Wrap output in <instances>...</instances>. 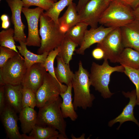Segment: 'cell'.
<instances>
[{"instance_id":"obj_40","label":"cell","mask_w":139,"mask_h":139,"mask_svg":"<svg viewBox=\"0 0 139 139\" xmlns=\"http://www.w3.org/2000/svg\"><path fill=\"white\" fill-rule=\"evenodd\" d=\"M111 0H104L105 2L106 5H108L111 2Z\"/></svg>"},{"instance_id":"obj_24","label":"cell","mask_w":139,"mask_h":139,"mask_svg":"<svg viewBox=\"0 0 139 139\" xmlns=\"http://www.w3.org/2000/svg\"><path fill=\"white\" fill-rule=\"evenodd\" d=\"M58 22L59 25H66L69 29L80 22L76 5L75 3L72 2L68 5L63 16L59 18Z\"/></svg>"},{"instance_id":"obj_25","label":"cell","mask_w":139,"mask_h":139,"mask_svg":"<svg viewBox=\"0 0 139 139\" xmlns=\"http://www.w3.org/2000/svg\"><path fill=\"white\" fill-rule=\"evenodd\" d=\"M79 45L70 39L65 37L60 46V51L58 56L66 64L69 65L74 52Z\"/></svg>"},{"instance_id":"obj_11","label":"cell","mask_w":139,"mask_h":139,"mask_svg":"<svg viewBox=\"0 0 139 139\" xmlns=\"http://www.w3.org/2000/svg\"><path fill=\"white\" fill-rule=\"evenodd\" d=\"M12 13L11 21L14 25V38L15 41L26 42L27 40L24 32L25 26L22 23L21 13L23 4L21 0H6Z\"/></svg>"},{"instance_id":"obj_15","label":"cell","mask_w":139,"mask_h":139,"mask_svg":"<svg viewBox=\"0 0 139 139\" xmlns=\"http://www.w3.org/2000/svg\"><path fill=\"white\" fill-rule=\"evenodd\" d=\"M122 93L125 97L129 98V101L124 108L122 112L117 117L109 122L108 126L111 127L114 124L119 122L120 124L118 128V129L124 122L131 121L135 123L139 127V123L134 117L133 112L134 107L136 105V90L134 89L130 92H126L123 91Z\"/></svg>"},{"instance_id":"obj_4","label":"cell","mask_w":139,"mask_h":139,"mask_svg":"<svg viewBox=\"0 0 139 139\" xmlns=\"http://www.w3.org/2000/svg\"><path fill=\"white\" fill-rule=\"evenodd\" d=\"M135 20L130 6L119 1L114 0L103 12L99 23L106 27L120 28Z\"/></svg>"},{"instance_id":"obj_38","label":"cell","mask_w":139,"mask_h":139,"mask_svg":"<svg viewBox=\"0 0 139 139\" xmlns=\"http://www.w3.org/2000/svg\"><path fill=\"white\" fill-rule=\"evenodd\" d=\"M90 0H79L76 8L78 13L79 12L86 4Z\"/></svg>"},{"instance_id":"obj_6","label":"cell","mask_w":139,"mask_h":139,"mask_svg":"<svg viewBox=\"0 0 139 139\" xmlns=\"http://www.w3.org/2000/svg\"><path fill=\"white\" fill-rule=\"evenodd\" d=\"M67 87V85L62 84L47 73L42 84L36 93V106L40 108L57 98L61 93L66 91Z\"/></svg>"},{"instance_id":"obj_2","label":"cell","mask_w":139,"mask_h":139,"mask_svg":"<svg viewBox=\"0 0 139 139\" xmlns=\"http://www.w3.org/2000/svg\"><path fill=\"white\" fill-rule=\"evenodd\" d=\"M62 99L60 96L39 108L36 125L42 127H50L57 130L65 139L66 122L62 114L60 105Z\"/></svg>"},{"instance_id":"obj_5","label":"cell","mask_w":139,"mask_h":139,"mask_svg":"<svg viewBox=\"0 0 139 139\" xmlns=\"http://www.w3.org/2000/svg\"><path fill=\"white\" fill-rule=\"evenodd\" d=\"M124 67L122 65L110 66L108 60H104L102 64L92 63L89 73L91 85L101 93L104 99L109 98L114 94L110 91L109 85L111 74L115 72L124 73Z\"/></svg>"},{"instance_id":"obj_32","label":"cell","mask_w":139,"mask_h":139,"mask_svg":"<svg viewBox=\"0 0 139 139\" xmlns=\"http://www.w3.org/2000/svg\"><path fill=\"white\" fill-rule=\"evenodd\" d=\"M23 7L29 8L35 6L42 8L46 11H48L53 6L54 2L53 0H21Z\"/></svg>"},{"instance_id":"obj_9","label":"cell","mask_w":139,"mask_h":139,"mask_svg":"<svg viewBox=\"0 0 139 139\" xmlns=\"http://www.w3.org/2000/svg\"><path fill=\"white\" fill-rule=\"evenodd\" d=\"M44 10L38 7L33 8L23 7L22 12L26 19L28 28V35L25 42L27 46L40 47L41 40L38 29L39 20L41 13Z\"/></svg>"},{"instance_id":"obj_41","label":"cell","mask_w":139,"mask_h":139,"mask_svg":"<svg viewBox=\"0 0 139 139\" xmlns=\"http://www.w3.org/2000/svg\"><path fill=\"white\" fill-rule=\"evenodd\" d=\"M54 2H57V0H53Z\"/></svg>"},{"instance_id":"obj_17","label":"cell","mask_w":139,"mask_h":139,"mask_svg":"<svg viewBox=\"0 0 139 139\" xmlns=\"http://www.w3.org/2000/svg\"><path fill=\"white\" fill-rule=\"evenodd\" d=\"M21 84L13 85L6 84L5 85V95L6 104L12 108L17 113H19L22 109Z\"/></svg>"},{"instance_id":"obj_13","label":"cell","mask_w":139,"mask_h":139,"mask_svg":"<svg viewBox=\"0 0 139 139\" xmlns=\"http://www.w3.org/2000/svg\"><path fill=\"white\" fill-rule=\"evenodd\" d=\"M115 28L105 27L101 25L97 28H91L85 32L80 47L75 50L76 54L84 55L85 50L91 46L98 43Z\"/></svg>"},{"instance_id":"obj_1","label":"cell","mask_w":139,"mask_h":139,"mask_svg":"<svg viewBox=\"0 0 139 139\" xmlns=\"http://www.w3.org/2000/svg\"><path fill=\"white\" fill-rule=\"evenodd\" d=\"M74 91L73 103L75 110L78 108L86 110L91 107L95 99L90 92L91 83L89 73L83 66L81 61L79 63V69L74 73L72 81Z\"/></svg>"},{"instance_id":"obj_31","label":"cell","mask_w":139,"mask_h":139,"mask_svg":"<svg viewBox=\"0 0 139 139\" xmlns=\"http://www.w3.org/2000/svg\"><path fill=\"white\" fill-rule=\"evenodd\" d=\"M124 73L127 76L136 87L137 96L136 105L139 106V69L124 66Z\"/></svg>"},{"instance_id":"obj_33","label":"cell","mask_w":139,"mask_h":139,"mask_svg":"<svg viewBox=\"0 0 139 139\" xmlns=\"http://www.w3.org/2000/svg\"><path fill=\"white\" fill-rule=\"evenodd\" d=\"M19 55L13 50L4 47H0V68L2 67L10 59Z\"/></svg>"},{"instance_id":"obj_16","label":"cell","mask_w":139,"mask_h":139,"mask_svg":"<svg viewBox=\"0 0 139 139\" xmlns=\"http://www.w3.org/2000/svg\"><path fill=\"white\" fill-rule=\"evenodd\" d=\"M121 38L125 48L139 51V21L135 20L120 28Z\"/></svg>"},{"instance_id":"obj_8","label":"cell","mask_w":139,"mask_h":139,"mask_svg":"<svg viewBox=\"0 0 139 139\" xmlns=\"http://www.w3.org/2000/svg\"><path fill=\"white\" fill-rule=\"evenodd\" d=\"M97 47L104 51V60H109L111 63H117L120 55L125 48L122 41L120 28H116L111 31L97 44Z\"/></svg>"},{"instance_id":"obj_14","label":"cell","mask_w":139,"mask_h":139,"mask_svg":"<svg viewBox=\"0 0 139 139\" xmlns=\"http://www.w3.org/2000/svg\"><path fill=\"white\" fill-rule=\"evenodd\" d=\"M17 112L12 108L6 104L0 114L1 119L7 136L11 139H22L18 125L19 119Z\"/></svg>"},{"instance_id":"obj_42","label":"cell","mask_w":139,"mask_h":139,"mask_svg":"<svg viewBox=\"0 0 139 139\" xmlns=\"http://www.w3.org/2000/svg\"><path fill=\"white\" fill-rule=\"evenodd\" d=\"M1 0H0V1H1Z\"/></svg>"},{"instance_id":"obj_18","label":"cell","mask_w":139,"mask_h":139,"mask_svg":"<svg viewBox=\"0 0 139 139\" xmlns=\"http://www.w3.org/2000/svg\"><path fill=\"white\" fill-rule=\"evenodd\" d=\"M67 89L64 93L60 94L62 99L60 104L61 111L63 117L69 118L73 121H75L77 118L78 115L74 109L72 98V83L67 85Z\"/></svg>"},{"instance_id":"obj_19","label":"cell","mask_w":139,"mask_h":139,"mask_svg":"<svg viewBox=\"0 0 139 139\" xmlns=\"http://www.w3.org/2000/svg\"><path fill=\"white\" fill-rule=\"evenodd\" d=\"M19 120L21 124V130L23 134L30 133L36 125L37 113L34 108L26 107L20 112Z\"/></svg>"},{"instance_id":"obj_34","label":"cell","mask_w":139,"mask_h":139,"mask_svg":"<svg viewBox=\"0 0 139 139\" xmlns=\"http://www.w3.org/2000/svg\"><path fill=\"white\" fill-rule=\"evenodd\" d=\"M5 85L0 86V114L3 111L6 105Z\"/></svg>"},{"instance_id":"obj_22","label":"cell","mask_w":139,"mask_h":139,"mask_svg":"<svg viewBox=\"0 0 139 139\" xmlns=\"http://www.w3.org/2000/svg\"><path fill=\"white\" fill-rule=\"evenodd\" d=\"M57 66L54 68L56 76L60 82L67 86L72 83L74 73L71 70L69 64L59 56H57Z\"/></svg>"},{"instance_id":"obj_7","label":"cell","mask_w":139,"mask_h":139,"mask_svg":"<svg viewBox=\"0 0 139 139\" xmlns=\"http://www.w3.org/2000/svg\"><path fill=\"white\" fill-rule=\"evenodd\" d=\"M24 60L18 55L10 59L0 68V75L5 84H21L27 70Z\"/></svg>"},{"instance_id":"obj_20","label":"cell","mask_w":139,"mask_h":139,"mask_svg":"<svg viewBox=\"0 0 139 139\" xmlns=\"http://www.w3.org/2000/svg\"><path fill=\"white\" fill-rule=\"evenodd\" d=\"M20 45L16 46L20 54L24 57V64L27 69L34 64L37 63L43 64L49 53L46 52L41 54H35L29 50L25 42H19Z\"/></svg>"},{"instance_id":"obj_29","label":"cell","mask_w":139,"mask_h":139,"mask_svg":"<svg viewBox=\"0 0 139 139\" xmlns=\"http://www.w3.org/2000/svg\"><path fill=\"white\" fill-rule=\"evenodd\" d=\"M22 92V108L26 107L34 108L36 106V93L31 89L23 87Z\"/></svg>"},{"instance_id":"obj_36","label":"cell","mask_w":139,"mask_h":139,"mask_svg":"<svg viewBox=\"0 0 139 139\" xmlns=\"http://www.w3.org/2000/svg\"><path fill=\"white\" fill-rule=\"evenodd\" d=\"M1 19L2 21L1 28L6 29L9 28L10 23L7 15L6 14L2 15L1 17Z\"/></svg>"},{"instance_id":"obj_28","label":"cell","mask_w":139,"mask_h":139,"mask_svg":"<svg viewBox=\"0 0 139 139\" xmlns=\"http://www.w3.org/2000/svg\"><path fill=\"white\" fill-rule=\"evenodd\" d=\"M73 0H60L54 2L53 6L48 11L44 12L56 23L59 24L58 19L60 12L64 9L73 2Z\"/></svg>"},{"instance_id":"obj_10","label":"cell","mask_w":139,"mask_h":139,"mask_svg":"<svg viewBox=\"0 0 139 139\" xmlns=\"http://www.w3.org/2000/svg\"><path fill=\"white\" fill-rule=\"evenodd\" d=\"M108 6L104 0H90L78 13L80 22L91 28L98 27L99 20Z\"/></svg>"},{"instance_id":"obj_30","label":"cell","mask_w":139,"mask_h":139,"mask_svg":"<svg viewBox=\"0 0 139 139\" xmlns=\"http://www.w3.org/2000/svg\"><path fill=\"white\" fill-rule=\"evenodd\" d=\"M60 51V47L59 46L49 52L44 63L43 64L47 71L48 72V73L57 80L55 72L54 64L55 59Z\"/></svg>"},{"instance_id":"obj_39","label":"cell","mask_w":139,"mask_h":139,"mask_svg":"<svg viewBox=\"0 0 139 139\" xmlns=\"http://www.w3.org/2000/svg\"><path fill=\"white\" fill-rule=\"evenodd\" d=\"M133 13L135 20L139 21V4L133 9Z\"/></svg>"},{"instance_id":"obj_3","label":"cell","mask_w":139,"mask_h":139,"mask_svg":"<svg viewBox=\"0 0 139 139\" xmlns=\"http://www.w3.org/2000/svg\"><path fill=\"white\" fill-rule=\"evenodd\" d=\"M39 20L41 42L37 53L41 54L49 52L60 46L65 33L60 30L59 25L46 15L44 12L41 14Z\"/></svg>"},{"instance_id":"obj_26","label":"cell","mask_w":139,"mask_h":139,"mask_svg":"<svg viewBox=\"0 0 139 139\" xmlns=\"http://www.w3.org/2000/svg\"><path fill=\"white\" fill-rule=\"evenodd\" d=\"M88 26L85 23L80 22L70 28L65 33V37L80 46Z\"/></svg>"},{"instance_id":"obj_27","label":"cell","mask_w":139,"mask_h":139,"mask_svg":"<svg viewBox=\"0 0 139 139\" xmlns=\"http://www.w3.org/2000/svg\"><path fill=\"white\" fill-rule=\"evenodd\" d=\"M14 35V29L12 28L2 30L0 32V46L13 50L21 55L17 49Z\"/></svg>"},{"instance_id":"obj_12","label":"cell","mask_w":139,"mask_h":139,"mask_svg":"<svg viewBox=\"0 0 139 139\" xmlns=\"http://www.w3.org/2000/svg\"><path fill=\"white\" fill-rule=\"evenodd\" d=\"M47 71L43 64L37 63L27 69L21 85L35 93L42 84Z\"/></svg>"},{"instance_id":"obj_23","label":"cell","mask_w":139,"mask_h":139,"mask_svg":"<svg viewBox=\"0 0 139 139\" xmlns=\"http://www.w3.org/2000/svg\"><path fill=\"white\" fill-rule=\"evenodd\" d=\"M117 63L124 67L139 69V51L131 48H125L120 55Z\"/></svg>"},{"instance_id":"obj_35","label":"cell","mask_w":139,"mask_h":139,"mask_svg":"<svg viewBox=\"0 0 139 139\" xmlns=\"http://www.w3.org/2000/svg\"><path fill=\"white\" fill-rule=\"evenodd\" d=\"M92 54L93 57L97 60L103 59L104 56L103 50L100 48L98 47L92 50Z\"/></svg>"},{"instance_id":"obj_21","label":"cell","mask_w":139,"mask_h":139,"mask_svg":"<svg viewBox=\"0 0 139 139\" xmlns=\"http://www.w3.org/2000/svg\"><path fill=\"white\" fill-rule=\"evenodd\" d=\"M30 139H65L55 128L36 125L30 132Z\"/></svg>"},{"instance_id":"obj_37","label":"cell","mask_w":139,"mask_h":139,"mask_svg":"<svg viewBox=\"0 0 139 139\" xmlns=\"http://www.w3.org/2000/svg\"><path fill=\"white\" fill-rule=\"evenodd\" d=\"M114 0H111V1ZM119 1L130 6L133 9L139 4V0H118Z\"/></svg>"}]
</instances>
